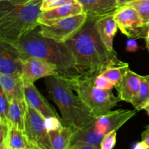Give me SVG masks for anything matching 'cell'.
Here are the masks:
<instances>
[{
	"label": "cell",
	"instance_id": "f1b7e54d",
	"mask_svg": "<svg viewBox=\"0 0 149 149\" xmlns=\"http://www.w3.org/2000/svg\"><path fill=\"white\" fill-rule=\"evenodd\" d=\"M93 83L95 86L103 90H112V89L114 87V86L102 74L96 76L94 78Z\"/></svg>",
	"mask_w": 149,
	"mask_h": 149
},
{
	"label": "cell",
	"instance_id": "7402d4cb",
	"mask_svg": "<svg viewBox=\"0 0 149 149\" xmlns=\"http://www.w3.org/2000/svg\"><path fill=\"white\" fill-rule=\"evenodd\" d=\"M128 70L129 64L125 62L120 65L109 67L100 74L106 77L114 86L115 88H117L120 85L123 77Z\"/></svg>",
	"mask_w": 149,
	"mask_h": 149
},
{
	"label": "cell",
	"instance_id": "f35d334b",
	"mask_svg": "<svg viewBox=\"0 0 149 149\" xmlns=\"http://www.w3.org/2000/svg\"><path fill=\"white\" fill-rule=\"evenodd\" d=\"M147 27H148V28H149V24L148 25V26H147Z\"/></svg>",
	"mask_w": 149,
	"mask_h": 149
},
{
	"label": "cell",
	"instance_id": "e0dca14e",
	"mask_svg": "<svg viewBox=\"0 0 149 149\" xmlns=\"http://www.w3.org/2000/svg\"><path fill=\"white\" fill-rule=\"evenodd\" d=\"M0 85L10 102L15 98L25 99L24 80L22 76L0 74Z\"/></svg>",
	"mask_w": 149,
	"mask_h": 149
},
{
	"label": "cell",
	"instance_id": "ac0fdd59",
	"mask_svg": "<svg viewBox=\"0 0 149 149\" xmlns=\"http://www.w3.org/2000/svg\"><path fill=\"white\" fill-rule=\"evenodd\" d=\"M103 138V136L96 133L92 126L90 125L82 129L74 131L71 139V147L80 145H89L100 148Z\"/></svg>",
	"mask_w": 149,
	"mask_h": 149
},
{
	"label": "cell",
	"instance_id": "ba28073f",
	"mask_svg": "<svg viewBox=\"0 0 149 149\" xmlns=\"http://www.w3.org/2000/svg\"><path fill=\"white\" fill-rule=\"evenodd\" d=\"M113 17L122 33L127 37L145 39L147 26L144 25L140 15L133 7L127 5L120 7Z\"/></svg>",
	"mask_w": 149,
	"mask_h": 149
},
{
	"label": "cell",
	"instance_id": "603a6c76",
	"mask_svg": "<svg viewBox=\"0 0 149 149\" xmlns=\"http://www.w3.org/2000/svg\"><path fill=\"white\" fill-rule=\"evenodd\" d=\"M149 102V74L141 75V83L138 95L132 102V105L137 110H142L147 102Z\"/></svg>",
	"mask_w": 149,
	"mask_h": 149
},
{
	"label": "cell",
	"instance_id": "d6986e66",
	"mask_svg": "<svg viewBox=\"0 0 149 149\" xmlns=\"http://www.w3.org/2000/svg\"><path fill=\"white\" fill-rule=\"evenodd\" d=\"M26 104V98L23 99L15 98L10 102L9 110V121L10 125L23 131L24 130Z\"/></svg>",
	"mask_w": 149,
	"mask_h": 149
},
{
	"label": "cell",
	"instance_id": "4316f807",
	"mask_svg": "<svg viewBox=\"0 0 149 149\" xmlns=\"http://www.w3.org/2000/svg\"><path fill=\"white\" fill-rule=\"evenodd\" d=\"M63 121L61 118H55V117H49L45 118V127H46L47 131H57L60 130L63 127V124H62Z\"/></svg>",
	"mask_w": 149,
	"mask_h": 149
},
{
	"label": "cell",
	"instance_id": "9c48e42d",
	"mask_svg": "<svg viewBox=\"0 0 149 149\" xmlns=\"http://www.w3.org/2000/svg\"><path fill=\"white\" fill-rule=\"evenodd\" d=\"M136 114L135 110H110L104 115L96 118L91 124L93 130L100 135L104 137L113 130L117 131L127 121Z\"/></svg>",
	"mask_w": 149,
	"mask_h": 149
},
{
	"label": "cell",
	"instance_id": "83f0119b",
	"mask_svg": "<svg viewBox=\"0 0 149 149\" xmlns=\"http://www.w3.org/2000/svg\"><path fill=\"white\" fill-rule=\"evenodd\" d=\"M75 0H43L42 10V11H46V10H52V9L56 8L60 6L73 2Z\"/></svg>",
	"mask_w": 149,
	"mask_h": 149
},
{
	"label": "cell",
	"instance_id": "1f68e13d",
	"mask_svg": "<svg viewBox=\"0 0 149 149\" xmlns=\"http://www.w3.org/2000/svg\"><path fill=\"white\" fill-rule=\"evenodd\" d=\"M132 149H149V147L143 141H141L135 143Z\"/></svg>",
	"mask_w": 149,
	"mask_h": 149
},
{
	"label": "cell",
	"instance_id": "6da1fadb",
	"mask_svg": "<svg viewBox=\"0 0 149 149\" xmlns=\"http://www.w3.org/2000/svg\"><path fill=\"white\" fill-rule=\"evenodd\" d=\"M65 44L81 76L95 77L109 67L125 63L119 59L116 51L107 49L95 27V21L90 19Z\"/></svg>",
	"mask_w": 149,
	"mask_h": 149
},
{
	"label": "cell",
	"instance_id": "30bf717a",
	"mask_svg": "<svg viewBox=\"0 0 149 149\" xmlns=\"http://www.w3.org/2000/svg\"><path fill=\"white\" fill-rule=\"evenodd\" d=\"M49 76H59L56 66L36 57L26 56L23 58L22 77L24 81L34 83L38 79Z\"/></svg>",
	"mask_w": 149,
	"mask_h": 149
},
{
	"label": "cell",
	"instance_id": "7c38bea8",
	"mask_svg": "<svg viewBox=\"0 0 149 149\" xmlns=\"http://www.w3.org/2000/svg\"><path fill=\"white\" fill-rule=\"evenodd\" d=\"M81 4L87 19L96 21L98 19L114 15L119 10L116 0H76Z\"/></svg>",
	"mask_w": 149,
	"mask_h": 149
},
{
	"label": "cell",
	"instance_id": "484cf974",
	"mask_svg": "<svg viewBox=\"0 0 149 149\" xmlns=\"http://www.w3.org/2000/svg\"><path fill=\"white\" fill-rule=\"evenodd\" d=\"M116 130L111 131L103 137L100 149H113L116 143Z\"/></svg>",
	"mask_w": 149,
	"mask_h": 149
},
{
	"label": "cell",
	"instance_id": "3957f363",
	"mask_svg": "<svg viewBox=\"0 0 149 149\" xmlns=\"http://www.w3.org/2000/svg\"><path fill=\"white\" fill-rule=\"evenodd\" d=\"M43 0L0 1V39L14 42L40 26Z\"/></svg>",
	"mask_w": 149,
	"mask_h": 149
},
{
	"label": "cell",
	"instance_id": "2e32d148",
	"mask_svg": "<svg viewBox=\"0 0 149 149\" xmlns=\"http://www.w3.org/2000/svg\"><path fill=\"white\" fill-rule=\"evenodd\" d=\"M95 27L107 49L110 51H115L113 47V38L119 27L113 15L102 18L95 21Z\"/></svg>",
	"mask_w": 149,
	"mask_h": 149
},
{
	"label": "cell",
	"instance_id": "4dcf8cb0",
	"mask_svg": "<svg viewBox=\"0 0 149 149\" xmlns=\"http://www.w3.org/2000/svg\"><path fill=\"white\" fill-rule=\"evenodd\" d=\"M142 141L146 143V144L149 147V125L146 126L145 131L142 133Z\"/></svg>",
	"mask_w": 149,
	"mask_h": 149
},
{
	"label": "cell",
	"instance_id": "8fae6325",
	"mask_svg": "<svg viewBox=\"0 0 149 149\" xmlns=\"http://www.w3.org/2000/svg\"><path fill=\"white\" fill-rule=\"evenodd\" d=\"M23 56L15 46L0 39V74L22 76Z\"/></svg>",
	"mask_w": 149,
	"mask_h": 149
},
{
	"label": "cell",
	"instance_id": "7a4b0ae2",
	"mask_svg": "<svg viewBox=\"0 0 149 149\" xmlns=\"http://www.w3.org/2000/svg\"><path fill=\"white\" fill-rule=\"evenodd\" d=\"M36 29L18 40L9 42L20 51L23 58L36 57L56 66L59 77L66 80L78 77L79 73L76 67L72 53L66 44L45 37Z\"/></svg>",
	"mask_w": 149,
	"mask_h": 149
},
{
	"label": "cell",
	"instance_id": "f546056e",
	"mask_svg": "<svg viewBox=\"0 0 149 149\" xmlns=\"http://www.w3.org/2000/svg\"><path fill=\"white\" fill-rule=\"evenodd\" d=\"M125 49L127 52L133 53L137 51V50L138 49V46L135 39L130 38L129 39H127L126 42V48Z\"/></svg>",
	"mask_w": 149,
	"mask_h": 149
},
{
	"label": "cell",
	"instance_id": "d4e9b609",
	"mask_svg": "<svg viewBox=\"0 0 149 149\" xmlns=\"http://www.w3.org/2000/svg\"><path fill=\"white\" fill-rule=\"evenodd\" d=\"M10 101L2 89L0 90V123L10 124L9 121Z\"/></svg>",
	"mask_w": 149,
	"mask_h": 149
},
{
	"label": "cell",
	"instance_id": "ffe728a7",
	"mask_svg": "<svg viewBox=\"0 0 149 149\" xmlns=\"http://www.w3.org/2000/svg\"><path fill=\"white\" fill-rule=\"evenodd\" d=\"M33 149L24 132L10 125L4 147L1 149Z\"/></svg>",
	"mask_w": 149,
	"mask_h": 149
},
{
	"label": "cell",
	"instance_id": "d6a6232c",
	"mask_svg": "<svg viewBox=\"0 0 149 149\" xmlns=\"http://www.w3.org/2000/svg\"><path fill=\"white\" fill-rule=\"evenodd\" d=\"M70 149H100L95 146L89 145H80L73 146L70 148Z\"/></svg>",
	"mask_w": 149,
	"mask_h": 149
},
{
	"label": "cell",
	"instance_id": "5bb4252c",
	"mask_svg": "<svg viewBox=\"0 0 149 149\" xmlns=\"http://www.w3.org/2000/svg\"><path fill=\"white\" fill-rule=\"evenodd\" d=\"M83 13L81 4L75 0L74 1L56 8L42 11L39 18L40 25H52L62 19L77 15Z\"/></svg>",
	"mask_w": 149,
	"mask_h": 149
},
{
	"label": "cell",
	"instance_id": "e575fe53",
	"mask_svg": "<svg viewBox=\"0 0 149 149\" xmlns=\"http://www.w3.org/2000/svg\"><path fill=\"white\" fill-rule=\"evenodd\" d=\"M146 48L148 49V51H149V28L147 27V30H146Z\"/></svg>",
	"mask_w": 149,
	"mask_h": 149
},
{
	"label": "cell",
	"instance_id": "9a60e30c",
	"mask_svg": "<svg viewBox=\"0 0 149 149\" xmlns=\"http://www.w3.org/2000/svg\"><path fill=\"white\" fill-rule=\"evenodd\" d=\"M141 83V75L129 70L125 73L120 85L116 88L119 99L132 103L138 95Z\"/></svg>",
	"mask_w": 149,
	"mask_h": 149
},
{
	"label": "cell",
	"instance_id": "74e56055",
	"mask_svg": "<svg viewBox=\"0 0 149 149\" xmlns=\"http://www.w3.org/2000/svg\"><path fill=\"white\" fill-rule=\"evenodd\" d=\"M33 149H42L39 147H36V146H33Z\"/></svg>",
	"mask_w": 149,
	"mask_h": 149
},
{
	"label": "cell",
	"instance_id": "5b68a950",
	"mask_svg": "<svg viewBox=\"0 0 149 149\" xmlns=\"http://www.w3.org/2000/svg\"><path fill=\"white\" fill-rule=\"evenodd\" d=\"M94 78L79 75L72 80L63 79L97 118L109 112L120 99L112 90H103L95 86Z\"/></svg>",
	"mask_w": 149,
	"mask_h": 149
},
{
	"label": "cell",
	"instance_id": "277c9868",
	"mask_svg": "<svg viewBox=\"0 0 149 149\" xmlns=\"http://www.w3.org/2000/svg\"><path fill=\"white\" fill-rule=\"evenodd\" d=\"M45 86L48 94L59 108L63 124L74 131L91 125L96 117L63 77L49 76L45 77Z\"/></svg>",
	"mask_w": 149,
	"mask_h": 149
},
{
	"label": "cell",
	"instance_id": "8992f818",
	"mask_svg": "<svg viewBox=\"0 0 149 149\" xmlns=\"http://www.w3.org/2000/svg\"><path fill=\"white\" fill-rule=\"evenodd\" d=\"M87 20V15L82 13L62 19L52 25H40L39 31L45 37L65 43L81 30Z\"/></svg>",
	"mask_w": 149,
	"mask_h": 149
},
{
	"label": "cell",
	"instance_id": "cb8c5ba5",
	"mask_svg": "<svg viewBox=\"0 0 149 149\" xmlns=\"http://www.w3.org/2000/svg\"><path fill=\"white\" fill-rule=\"evenodd\" d=\"M127 6L133 7L141 16L145 26L149 24V0H137L130 3Z\"/></svg>",
	"mask_w": 149,
	"mask_h": 149
},
{
	"label": "cell",
	"instance_id": "4fadbf2b",
	"mask_svg": "<svg viewBox=\"0 0 149 149\" xmlns=\"http://www.w3.org/2000/svg\"><path fill=\"white\" fill-rule=\"evenodd\" d=\"M24 93L26 102L41 115H43L44 118L55 117L61 118L55 108L39 92L37 88L34 86V83L24 81Z\"/></svg>",
	"mask_w": 149,
	"mask_h": 149
},
{
	"label": "cell",
	"instance_id": "d590c367",
	"mask_svg": "<svg viewBox=\"0 0 149 149\" xmlns=\"http://www.w3.org/2000/svg\"><path fill=\"white\" fill-rule=\"evenodd\" d=\"M143 110H145L146 111L147 113H148L149 115V102H147V104L145 105V107H144Z\"/></svg>",
	"mask_w": 149,
	"mask_h": 149
},
{
	"label": "cell",
	"instance_id": "8d00e7d4",
	"mask_svg": "<svg viewBox=\"0 0 149 149\" xmlns=\"http://www.w3.org/2000/svg\"><path fill=\"white\" fill-rule=\"evenodd\" d=\"M0 1H15V2H18V1H26L29 0H0Z\"/></svg>",
	"mask_w": 149,
	"mask_h": 149
},
{
	"label": "cell",
	"instance_id": "836d02e7",
	"mask_svg": "<svg viewBox=\"0 0 149 149\" xmlns=\"http://www.w3.org/2000/svg\"><path fill=\"white\" fill-rule=\"evenodd\" d=\"M137 1V0H116L119 8L124 7V6L127 5V4H130V3L132 2V1Z\"/></svg>",
	"mask_w": 149,
	"mask_h": 149
},
{
	"label": "cell",
	"instance_id": "44dd1931",
	"mask_svg": "<svg viewBox=\"0 0 149 149\" xmlns=\"http://www.w3.org/2000/svg\"><path fill=\"white\" fill-rule=\"evenodd\" d=\"M74 131L65 126L60 130L49 131L51 149H70Z\"/></svg>",
	"mask_w": 149,
	"mask_h": 149
},
{
	"label": "cell",
	"instance_id": "52a82bcc",
	"mask_svg": "<svg viewBox=\"0 0 149 149\" xmlns=\"http://www.w3.org/2000/svg\"><path fill=\"white\" fill-rule=\"evenodd\" d=\"M24 132L31 145L42 149H51L49 136L46 127L45 118L26 102Z\"/></svg>",
	"mask_w": 149,
	"mask_h": 149
}]
</instances>
